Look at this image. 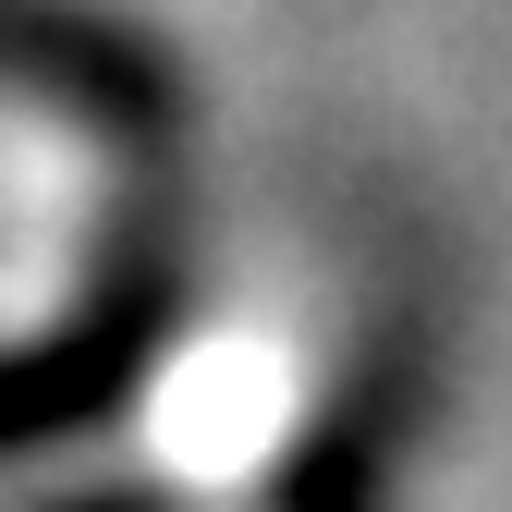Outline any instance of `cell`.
<instances>
[{"instance_id": "1", "label": "cell", "mask_w": 512, "mask_h": 512, "mask_svg": "<svg viewBox=\"0 0 512 512\" xmlns=\"http://www.w3.org/2000/svg\"><path fill=\"white\" fill-rule=\"evenodd\" d=\"M0 86L61 98V110H98V122H159V61H135L110 25L86 13H37V0H0Z\"/></svg>"}]
</instances>
